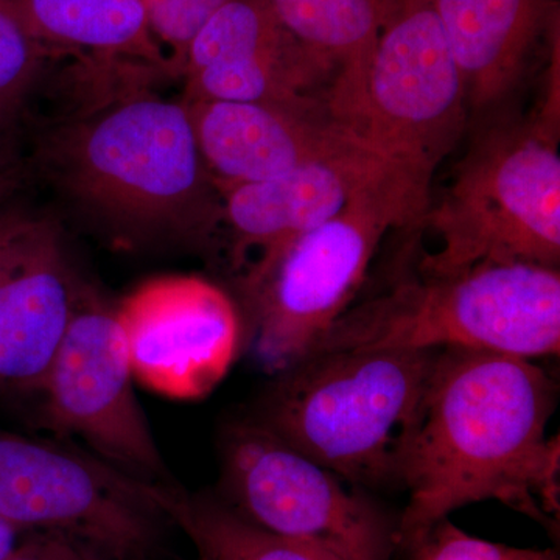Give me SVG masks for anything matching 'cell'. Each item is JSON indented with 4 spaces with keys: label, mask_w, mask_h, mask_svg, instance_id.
Here are the masks:
<instances>
[{
    "label": "cell",
    "mask_w": 560,
    "mask_h": 560,
    "mask_svg": "<svg viewBox=\"0 0 560 560\" xmlns=\"http://www.w3.org/2000/svg\"><path fill=\"white\" fill-rule=\"evenodd\" d=\"M558 385L525 357L441 349L400 466V548L453 511L497 500L558 536L537 501Z\"/></svg>",
    "instance_id": "cell-1"
},
{
    "label": "cell",
    "mask_w": 560,
    "mask_h": 560,
    "mask_svg": "<svg viewBox=\"0 0 560 560\" xmlns=\"http://www.w3.org/2000/svg\"><path fill=\"white\" fill-rule=\"evenodd\" d=\"M44 164L119 237L209 235L223 198L198 149L186 102L128 95L55 131Z\"/></svg>",
    "instance_id": "cell-2"
},
{
    "label": "cell",
    "mask_w": 560,
    "mask_h": 560,
    "mask_svg": "<svg viewBox=\"0 0 560 560\" xmlns=\"http://www.w3.org/2000/svg\"><path fill=\"white\" fill-rule=\"evenodd\" d=\"M440 350L312 353L276 374L253 419L355 488L400 486Z\"/></svg>",
    "instance_id": "cell-3"
},
{
    "label": "cell",
    "mask_w": 560,
    "mask_h": 560,
    "mask_svg": "<svg viewBox=\"0 0 560 560\" xmlns=\"http://www.w3.org/2000/svg\"><path fill=\"white\" fill-rule=\"evenodd\" d=\"M448 348L530 360L558 357L559 268L489 264L455 275L415 270L353 301L305 357L329 350Z\"/></svg>",
    "instance_id": "cell-4"
},
{
    "label": "cell",
    "mask_w": 560,
    "mask_h": 560,
    "mask_svg": "<svg viewBox=\"0 0 560 560\" xmlns=\"http://www.w3.org/2000/svg\"><path fill=\"white\" fill-rule=\"evenodd\" d=\"M430 202V184L393 168L337 215L254 264L245 290L250 340L265 370L279 374L311 352L359 298L383 237L415 228Z\"/></svg>",
    "instance_id": "cell-5"
},
{
    "label": "cell",
    "mask_w": 560,
    "mask_h": 560,
    "mask_svg": "<svg viewBox=\"0 0 560 560\" xmlns=\"http://www.w3.org/2000/svg\"><path fill=\"white\" fill-rule=\"evenodd\" d=\"M415 230L441 242L430 253L411 243L416 270L427 275L489 264L559 268L558 130L540 119L486 128Z\"/></svg>",
    "instance_id": "cell-6"
},
{
    "label": "cell",
    "mask_w": 560,
    "mask_h": 560,
    "mask_svg": "<svg viewBox=\"0 0 560 560\" xmlns=\"http://www.w3.org/2000/svg\"><path fill=\"white\" fill-rule=\"evenodd\" d=\"M254 419L221 440L220 500L250 525L334 560H393L399 518Z\"/></svg>",
    "instance_id": "cell-7"
},
{
    "label": "cell",
    "mask_w": 560,
    "mask_h": 560,
    "mask_svg": "<svg viewBox=\"0 0 560 560\" xmlns=\"http://www.w3.org/2000/svg\"><path fill=\"white\" fill-rule=\"evenodd\" d=\"M150 485L108 460L0 429V514L95 560H147L158 550L168 518Z\"/></svg>",
    "instance_id": "cell-8"
},
{
    "label": "cell",
    "mask_w": 560,
    "mask_h": 560,
    "mask_svg": "<svg viewBox=\"0 0 560 560\" xmlns=\"http://www.w3.org/2000/svg\"><path fill=\"white\" fill-rule=\"evenodd\" d=\"M466 86L431 0H382L366 105L357 136L430 184L469 120Z\"/></svg>",
    "instance_id": "cell-9"
},
{
    "label": "cell",
    "mask_w": 560,
    "mask_h": 560,
    "mask_svg": "<svg viewBox=\"0 0 560 560\" xmlns=\"http://www.w3.org/2000/svg\"><path fill=\"white\" fill-rule=\"evenodd\" d=\"M117 307L79 291L68 330L39 393L50 429L75 434L140 480L168 482L167 467L135 393Z\"/></svg>",
    "instance_id": "cell-10"
},
{
    "label": "cell",
    "mask_w": 560,
    "mask_h": 560,
    "mask_svg": "<svg viewBox=\"0 0 560 560\" xmlns=\"http://www.w3.org/2000/svg\"><path fill=\"white\" fill-rule=\"evenodd\" d=\"M136 381L171 399H200L241 353L243 323L220 287L194 276L142 283L117 307Z\"/></svg>",
    "instance_id": "cell-11"
},
{
    "label": "cell",
    "mask_w": 560,
    "mask_h": 560,
    "mask_svg": "<svg viewBox=\"0 0 560 560\" xmlns=\"http://www.w3.org/2000/svg\"><path fill=\"white\" fill-rule=\"evenodd\" d=\"M186 103L202 161L220 194L311 162L371 150L324 103Z\"/></svg>",
    "instance_id": "cell-12"
},
{
    "label": "cell",
    "mask_w": 560,
    "mask_h": 560,
    "mask_svg": "<svg viewBox=\"0 0 560 560\" xmlns=\"http://www.w3.org/2000/svg\"><path fill=\"white\" fill-rule=\"evenodd\" d=\"M77 294L54 231L14 215L0 231V394L39 393Z\"/></svg>",
    "instance_id": "cell-13"
},
{
    "label": "cell",
    "mask_w": 560,
    "mask_h": 560,
    "mask_svg": "<svg viewBox=\"0 0 560 560\" xmlns=\"http://www.w3.org/2000/svg\"><path fill=\"white\" fill-rule=\"evenodd\" d=\"M393 168L400 167L374 151L360 150L221 191V223L230 228L235 267H241L253 249L260 250L259 260L275 256L337 215L357 190Z\"/></svg>",
    "instance_id": "cell-14"
},
{
    "label": "cell",
    "mask_w": 560,
    "mask_h": 560,
    "mask_svg": "<svg viewBox=\"0 0 560 560\" xmlns=\"http://www.w3.org/2000/svg\"><path fill=\"white\" fill-rule=\"evenodd\" d=\"M466 86L469 113H489L521 83L544 36L555 32V0H431Z\"/></svg>",
    "instance_id": "cell-15"
},
{
    "label": "cell",
    "mask_w": 560,
    "mask_h": 560,
    "mask_svg": "<svg viewBox=\"0 0 560 560\" xmlns=\"http://www.w3.org/2000/svg\"><path fill=\"white\" fill-rule=\"evenodd\" d=\"M291 38L334 69L330 110L357 131L366 105L368 79L378 32L382 0H267ZM357 135V132H355Z\"/></svg>",
    "instance_id": "cell-16"
},
{
    "label": "cell",
    "mask_w": 560,
    "mask_h": 560,
    "mask_svg": "<svg viewBox=\"0 0 560 560\" xmlns=\"http://www.w3.org/2000/svg\"><path fill=\"white\" fill-rule=\"evenodd\" d=\"M28 33L47 49L167 69L151 35L143 0H9Z\"/></svg>",
    "instance_id": "cell-17"
},
{
    "label": "cell",
    "mask_w": 560,
    "mask_h": 560,
    "mask_svg": "<svg viewBox=\"0 0 560 560\" xmlns=\"http://www.w3.org/2000/svg\"><path fill=\"white\" fill-rule=\"evenodd\" d=\"M150 489L200 560H334L250 525L220 499L191 495L171 482H151Z\"/></svg>",
    "instance_id": "cell-18"
},
{
    "label": "cell",
    "mask_w": 560,
    "mask_h": 560,
    "mask_svg": "<svg viewBox=\"0 0 560 560\" xmlns=\"http://www.w3.org/2000/svg\"><path fill=\"white\" fill-rule=\"evenodd\" d=\"M46 54L47 47L0 0V132H9L20 116Z\"/></svg>",
    "instance_id": "cell-19"
},
{
    "label": "cell",
    "mask_w": 560,
    "mask_h": 560,
    "mask_svg": "<svg viewBox=\"0 0 560 560\" xmlns=\"http://www.w3.org/2000/svg\"><path fill=\"white\" fill-rule=\"evenodd\" d=\"M226 2L230 0H143L151 35L167 69L183 73L190 40Z\"/></svg>",
    "instance_id": "cell-20"
},
{
    "label": "cell",
    "mask_w": 560,
    "mask_h": 560,
    "mask_svg": "<svg viewBox=\"0 0 560 560\" xmlns=\"http://www.w3.org/2000/svg\"><path fill=\"white\" fill-rule=\"evenodd\" d=\"M408 560H560L556 550H529L478 539L464 533L448 518L407 547Z\"/></svg>",
    "instance_id": "cell-21"
},
{
    "label": "cell",
    "mask_w": 560,
    "mask_h": 560,
    "mask_svg": "<svg viewBox=\"0 0 560 560\" xmlns=\"http://www.w3.org/2000/svg\"><path fill=\"white\" fill-rule=\"evenodd\" d=\"M7 560H95L70 541L44 533L25 534Z\"/></svg>",
    "instance_id": "cell-22"
},
{
    "label": "cell",
    "mask_w": 560,
    "mask_h": 560,
    "mask_svg": "<svg viewBox=\"0 0 560 560\" xmlns=\"http://www.w3.org/2000/svg\"><path fill=\"white\" fill-rule=\"evenodd\" d=\"M25 533L0 514V560H7L20 547Z\"/></svg>",
    "instance_id": "cell-23"
},
{
    "label": "cell",
    "mask_w": 560,
    "mask_h": 560,
    "mask_svg": "<svg viewBox=\"0 0 560 560\" xmlns=\"http://www.w3.org/2000/svg\"><path fill=\"white\" fill-rule=\"evenodd\" d=\"M7 132H0V187L9 186L7 175L10 173L11 167V150L9 142H7Z\"/></svg>",
    "instance_id": "cell-24"
},
{
    "label": "cell",
    "mask_w": 560,
    "mask_h": 560,
    "mask_svg": "<svg viewBox=\"0 0 560 560\" xmlns=\"http://www.w3.org/2000/svg\"><path fill=\"white\" fill-rule=\"evenodd\" d=\"M5 189L7 186L0 187V231H2L14 217L13 213L3 206V201H5Z\"/></svg>",
    "instance_id": "cell-25"
},
{
    "label": "cell",
    "mask_w": 560,
    "mask_h": 560,
    "mask_svg": "<svg viewBox=\"0 0 560 560\" xmlns=\"http://www.w3.org/2000/svg\"><path fill=\"white\" fill-rule=\"evenodd\" d=\"M5 2H9V0H5Z\"/></svg>",
    "instance_id": "cell-26"
}]
</instances>
